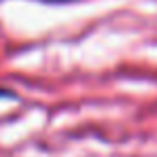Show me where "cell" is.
<instances>
[{"label":"cell","mask_w":157,"mask_h":157,"mask_svg":"<svg viewBox=\"0 0 157 157\" xmlns=\"http://www.w3.org/2000/svg\"><path fill=\"white\" fill-rule=\"evenodd\" d=\"M13 94L11 91H4V89H0V98H11Z\"/></svg>","instance_id":"cell-1"}]
</instances>
